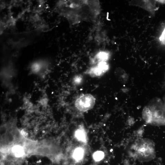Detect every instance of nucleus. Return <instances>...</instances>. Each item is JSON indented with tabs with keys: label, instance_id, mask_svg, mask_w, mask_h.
I'll return each instance as SVG.
<instances>
[{
	"label": "nucleus",
	"instance_id": "10",
	"mask_svg": "<svg viewBox=\"0 0 165 165\" xmlns=\"http://www.w3.org/2000/svg\"><path fill=\"white\" fill-rule=\"evenodd\" d=\"M110 54L109 52L102 51L98 53L95 57V59L97 60V63L100 62H106L110 57Z\"/></svg>",
	"mask_w": 165,
	"mask_h": 165
},
{
	"label": "nucleus",
	"instance_id": "3",
	"mask_svg": "<svg viewBox=\"0 0 165 165\" xmlns=\"http://www.w3.org/2000/svg\"><path fill=\"white\" fill-rule=\"evenodd\" d=\"M132 156L141 162L148 161L156 156L155 146L151 140L141 138L137 140L132 145Z\"/></svg>",
	"mask_w": 165,
	"mask_h": 165
},
{
	"label": "nucleus",
	"instance_id": "8",
	"mask_svg": "<svg viewBox=\"0 0 165 165\" xmlns=\"http://www.w3.org/2000/svg\"><path fill=\"white\" fill-rule=\"evenodd\" d=\"M115 74L119 81L126 83L128 79V76L125 70L121 68H117L115 70Z\"/></svg>",
	"mask_w": 165,
	"mask_h": 165
},
{
	"label": "nucleus",
	"instance_id": "16",
	"mask_svg": "<svg viewBox=\"0 0 165 165\" xmlns=\"http://www.w3.org/2000/svg\"><path fill=\"white\" fill-rule=\"evenodd\" d=\"M156 1L157 3H160V4L165 3V0H156Z\"/></svg>",
	"mask_w": 165,
	"mask_h": 165
},
{
	"label": "nucleus",
	"instance_id": "14",
	"mask_svg": "<svg viewBox=\"0 0 165 165\" xmlns=\"http://www.w3.org/2000/svg\"><path fill=\"white\" fill-rule=\"evenodd\" d=\"M104 157V153L101 151L95 152L93 155V157L95 161H98L102 160Z\"/></svg>",
	"mask_w": 165,
	"mask_h": 165
},
{
	"label": "nucleus",
	"instance_id": "7",
	"mask_svg": "<svg viewBox=\"0 0 165 165\" xmlns=\"http://www.w3.org/2000/svg\"><path fill=\"white\" fill-rule=\"evenodd\" d=\"M48 64L46 61L40 60L36 61L33 63L30 66V71L32 73L38 74L44 72L43 70H47Z\"/></svg>",
	"mask_w": 165,
	"mask_h": 165
},
{
	"label": "nucleus",
	"instance_id": "15",
	"mask_svg": "<svg viewBox=\"0 0 165 165\" xmlns=\"http://www.w3.org/2000/svg\"><path fill=\"white\" fill-rule=\"evenodd\" d=\"M82 80L83 77L81 75H75L73 78V82L74 85H78L80 84L82 82Z\"/></svg>",
	"mask_w": 165,
	"mask_h": 165
},
{
	"label": "nucleus",
	"instance_id": "12",
	"mask_svg": "<svg viewBox=\"0 0 165 165\" xmlns=\"http://www.w3.org/2000/svg\"><path fill=\"white\" fill-rule=\"evenodd\" d=\"M12 151L17 156H20L23 155L24 151V148L20 145H16L13 147Z\"/></svg>",
	"mask_w": 165,
	"mask_h": 165
},
{
	"label": "nucleus",
	"instance_id": "11",
	"mask_svg": "<svg viewBox=\"0 0 165 165\" xmlns=\"http://www.w3.org/2000/svg\"><path fill=\"white\" fill-rule=\"evenodd\" d=\"M84 150L81 148H76L72 155L74 159L76 161L80 160L83 158L84 155Z\"/></svg>",
	"mask_w": 165,
	"mask_h": 165
},
{
	"label": "nucleus",
	"instance_id": "5",
	"mask_svg": "<svg viewBox=\"0 0 165 165\" xmlns=\"http://www.w3.org/2000/svg\"><path fill=\"white\" fill-rule=\"evenodd\" d=\"M156 0H132L129 2L130 5L139 7L154 15L159 8L157 6Z\"/></svg>",
	"mask_w": 165,
	"mask_h": 165
},
{
	"label": "nucleus",
	"instance_id": "13",
	"mask_svg": "<svg viewBox=\"0 0 165 165\" xmlns=\"http://www.w3.org/2000/svg\"><path fill=\"white\" fill-rule=\"evenodd\" d=\"M158 40L161 45L165 47V23L162 26Z\"/></svg>",
	"mask_w": 165,
	"mask_h": 165
},
{
	"label": "nucleus",
	"instance_id": "6",
	"mask_svg": "<svg viewBox=\"0 0 165 165\" xmlns=\"http://www.w3.org/2000/svg\"><path fill=\"white\" fill-rule=\"evenodd\" d=\"M109 69V65L106 62L97 63L96 65L87 71L86 73L91 77L100 76L106 72Z\"/></svg>",
	"mask_w": 165,
	"mask_h": 165
},
{
	"label": "nucleus",
	"instance_id": "4",
	"mask_svg": "<svg viewBox=\"0 0 165 165\" xmlns=\"http://www.w3.org/2000/svg\"><path fill=\"white\" fill-rule=\"evenodd\" d=\"M96 99L89 94L82 95L75 101V106L79 111L86 112L92 109L94 106Z\"/></svg>",
	"mask_w": 165,
	"mask_h": 165
},
{
	"label": "nucleus",
	"instance_id": "1",
	"mask_svg": "<svg viewBox=\"0 0 165 165\" xmlns=\"http://www.w3.org/2000/svg\"><path fill=\"white\" fill-rule=\"evenodd\" d=\"M66 7L72 21L75 23L90 20L95 18L100 12L99 2L94 0H75L68 1Z\"/></svg>",
	"mask_w": 165,
	"mask_h": 165
},
{
	"label": "nucleus",
	"instance_id": "9",
	"mask_svg": "<svg viewBox=\"0 0 165 165\" xmlns=\"http://www.w3.org/2000/svg\"><path fill=\"white\" fill-rule=\"evenodd\" d=\"M75 137L80 141L84 143L87 142V134L85 130L82 127H80L75 131Z\"/></svg>",
	"mask_w": 165,
	"mask_h": 165
},
{
	"label": "nucleus",
	"instance_id": "2",
	"mask_svg": "<svg viewBox=\"0 0 165 165\" xmlns=\"http://www.w3.org/2000/svg\"><path fill=\"white\" fill-rule=\"evenodd\" d=\"M142 116L147 123L156 126L165 125V104L159 98H153L144 108Z\"/></svg>",
	"mask_w": 165,
	"mask_h": 165
}]
</instances>
